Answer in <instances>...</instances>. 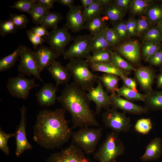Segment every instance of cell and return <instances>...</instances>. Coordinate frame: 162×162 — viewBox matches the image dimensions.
<instances>
[{
	"mask_svg": "<svg viewBox=\"0 0 162 162\" xmlns=\"http://www.w3.org/2000/svg\"><path fill=\"white\" fill-rule=\"evenodd\" d=\"M44 38L58 57L64 55L66 47L72 40L71 34L65 25L61 28L52 29Z\"/></svg>",
	"mask_w": 162,
	"mask_h": 162,
	"instance_id": "cell-8",
	"label": "cell"
},
{
	"mask_svg": "<svg viewBox=\"0 0 162 162\" xmlns=\"http://www.w3.org/2000/svg\"><path fill=\"white\" fill-rule=\"evenodd\" d=\"M160 6L162 8V2H161V3L160 4Z\"/></svg>",
	"mask_w": 162,
	"mask_h": 162,
	"instance_id": "cell-60",
	"label": "cell"
},
{
	"mask_svg": "<svg viewBox=\"0 0 162 162\" xmlns=\"http://www.w3.org/2000/svg\"><path fill=\"white\" fill-rule=\"evenodd\" d=\"M92 36L91 34L80 35L76 37L73 43L66 50L64 54L65 60L75 58L87 59L91 55L90 44Z\"/></svg>",
	"mask_w": 162,
	"mask_h": 162,
	"instance_id": "cell-9",
	"label": "cell"
},
{
	"mask_svg": "<svg viewBox=\"0 0 162 162\" xmlns=\"http://www.w3.org/2000/svg\"><path fill=\"white\" fill-rule=\"evenodd\" d=\"M22 45H20L12 53L2 58L0 60V71H4L13 67L20 57Z\"/></svg>",
	"mask_w": 162,
	"mask_h": 162,
	"instance_id": "cell-28",
	"label": "cell"
},
{
	"mask_svg": "<svg viewBox=\"0 0 162 162\" xmlns=\"http://www.w3.org/2000/svg\"><path fill=\"white\" fill-rule=\"evenodd\" d=\"M154 2V1L151 0H131L129 10L134 15H144Z\"/></svg>",
	"mask_w": 162,
	"mask_h": 162,
	"instance_id": "cell-30",
	"label": "cell"
},
{
	"mask_svg": "<svg viewBox=\"0 0 162 162\" xmlns=\"http://www.w3.org/2000/svg\"><path fill=\"white\" fill-rule=\"evenodd\" d=\"M117 94L129 100H140L144 101L146 94H142L129 88L124 85L118 88L116 91Z\"/></svg>",
	"mask_w": 162,
	"mask_h": 162,
	"instance_id": "cell-34",
	"label": "cell"
},
{
	"mask_svg": "<svg viewBox=\"0 0 162 162\" xmlns=\"http://www.w3.org/2000/svg\"><path fill=\"white\" fill-rule=\"evenodd\" d=\"M47 69L55 80L57 87L60 85L68 84L71 76L66 67L59 61H55Z\"/></svg>",
	"mask_w": 162,
	"mask_h": 162,
	"instance_id": "cell-20",
	"label": "cell"
},
{
	"mask_svg": "<svg viewBox=\"0 0 162 162\" xmlns=\"http://www.w3.org/2000/svg\"><path fill=\"white\" fill-rule=\"evenodd\" d=\"M104 19L101 15L92 18L86 22L85 29L92 36L101 33L106 27Z\"/></svg>",
	"mask_w": 162,
	"mask_h": 162,
	"instance_id": "cell-25",
	"label": "cell"
},
{
	"mask_svg": "<svg viewBox=\"0 0 162 162\" xmlns=\"http://www.w3.org/2000/svg\"><path fill=\"white\" fill-rule=\"evenodd\" d=\"M102 135L101 128H80L78 131L72 132V143L81 148L87 154L94 152Z\"/></svg>",
	"mask_w": 162,
	"mask_h": 162,
	"instance_id": "cell-5",
	"label": "cell"
},
{
	"mask_svg": "<svg viewBox=\"0 0 162 162\" xmlns=\"http://www.w3.org/2000/svg\"><path fill=\"white\" fill-rule=\"evenodd\" d=\"M57 100L70 114L74 127L99 126L90 108L88 93L74 82L65 85Z\"/></svg>",
	"mask_w": 162,
	"mask_h": 162,
	"instance_id": "cell-2",
	"label": "cell"
},
{
	"mask_svg": "<svg viewBox=\"0 0 162 162\" xmlns=\"http://www.w3.org/2000/svg\"><path fill=\"white\" fill-rule=\"evenodd\" d=\"M104 7L95 0L94 2L88 8L83 10V13L86 22L92 18L100 15Z\"/></svg>",
	"mask_w": 162,
	"mask_h": 162,
	"instance_id": "cell-38",
	"label": "cell"
},
{
	"mask_svg": "<svg viewBox=\"0 0 162 162\" xmlns=\"http://www.w3.org/2000/svg\"><path fill=\"white\" fill-rule=\"evenodd\" d=\"M127 12L120 8L112 2L104 7L100 15L109 20L112 25L122 20Z\"/></svg>",
	"mask_w": 162,
	"mask_h": 162,
	"instance_id": "cell-22",
	"label": "cell"
},
{
	"mask_svg": "<svg viewBox=\"0 0 162 162\" xmlns=\"http://www.w3.org/2000/svg\"><path fill=\"white\" fill-rule=\"evenodd\" d=\"M112 162H117V161H116V160H115L113 161Z\"/></svg>",
	"mask_w": 162,
	"mask_h": 162,
	"instance_id": "cell-61",
	"label": "cell"
},
{
	"mask_svg": "<svg viewBox=\"0 0 162 162\" xmlns=\"http://www.w3.org/2000/svg\"><path fill=\"white\" fill-rule=\"evenodd\" d=\"M36 3L35 0H19L15 1L10 8L16 9L20 12L28 13Z\"/></svg>",
	"mask_w": 162,
	"mask_h": 162,
	"instance_id": "cell-43",
	"label": "cell"
},
{
	"mask_svg": "<svg viewBox=\"0 0 162 162\" xmlns=\"http://www.w3.org/2000/svg\"><path fill=\"white\" fill-rule=\"evenodd\" d=\"M162 152V140L156 137L152 139L147 146L144 154L141 157L144 161L158 159Z\"/></svg>",
	"mask_w": 162,
	"mask_h": 162,
	"instance_id": "cell-21",
	"label": "cell"
},
{
	"mask_svg": "<svg viewBox=\"0 0 162 162\" xmlns=\"http://www.w3.org/2000/svg\"><path fill=\"white\" fill-rule=\"evenodd\" d=\"M124 146L118 133L108 134L99 149L94 153V158L99 162H112L124 153Z\"/></svg>",
	"mask_w": 162,
	"mask_h": 162,
	"instance_id": "cell-4",
	"label": "cell"
},
{
	"mask_svg": "<svg viewBox=\"0 0 162 162\" xmlns=\"http://www.w3.org/2000/svg\"><path fill=\"white\" fill-rule=\"evenodd\" d=\"M102 120L106 127L117 133L128 132L131 126L130 118L113 108L106 110L103 113Z\"/></svg>",
	"mask_w": 162,
	"mask_h": 162,
	"instance_id": "cell-7",
	"label": "cell"
},
{
	"mask_svg": "<svg viewBox=\"0 0 162 162\" xmlns=\"http://www.w3.org/2000/svg\"><path fill=\"white\" fill-rule=\"evenodd\" d=\"M90 68L94 71L115 75L121 78L124 75V71L111 63L92 62L90 63Z\"/></svg>",
	"mask_w": 162,
	"mask_h": 162,
	"instance_id": "cell-24",
	"label": "cell"
},
{
	"mask_svg": "<svg viewBox=\"0 0 162 162\" xmlns=\"http://www.w3.org/2000/svg\"><path fill=\"white\" fill-rule=\"evenodd\" d=\"M116 52L132 63H138L140 58V45L137 40L126 42L113 47Z\"/></svg>",
	"mask_w": 162,
	"mask_h": 162,
	"instance_id": "cell-15",
	"label": "cell"
},
{
	"mask_svg": "<svg viewBox=\"0 0 162 162\" xmlns=\"http://www.w3.org/2000/svg\"><path fill=\"white\" fill-rule=\"evenodd\" d=\"M126 28L130 37L136 36V20L133 17H130L126 21Z\"/></svg>",
	"mask_w": 162,
	"mask_h": 162,
	"instance_id": "cell-49",
	"label": "cell"
},
{
	"mask_svg": "<svg viewBox=\"0 0 162 162\" xmlns=\"http://www.w3.org/2000/svg\"><path fill=\"white\" fill-rule=\"evenodd\" d=\"M83 10L86 9L95 2V0H80Z\"/></svg>",
	"mask_w": 162,
	"mask_h": 162,
	"instance_id": "cell-55",
	"label": "cell"
},
{
	"mask_svg": "<svg viewBox=\"0 0 162 162\" xmlns=\"http://www.w3.org/2000/svg\"><path fill=\"white\" fill-rule=\"evenodd\" d=\"M20 121L15 133L16 146L15 154L17 157H19L25 151L30 150L32 148V146L28 141L26 137V109L24 105L20 108Z\"/></svg>",
	"mask_w": 162,
	"mask_h": 162,
	"instance_id": "cell-12",
	"label": "cell"
},
{
	"mask_svg": "<svg viewBox=\"0 0 162 162\" xmlns=\"http://www.w3.org/2000/svg\"><path fill=\"white\" fill-rule=\"evenodd\" d=\"M98 79L105 87L107 92L111 94L116 93L118 89V76L113 74H105L98 76Z\"/></svg>",
	"mask_w": 162,
	"mask_h": 162,
	"instance_id": "cell-27",
	"label": "cell"
},
{
	"mask_svg": "<svg viewBox=\"0 0 162 162\" xmlns=\"http://www.w3.org/2000/svg\"><path fill=\"white\" fill-rule=\"evenodd\" d=\"M65 112L62 108L40 110L33 127L34 141L46 149L58 148L67 142L72 132Z\"/></svg>",
	"mask_w": 162,
	"mask_h": 162,
	"instance_id": "cell-1",
	"label": "cell"
},
{
	"mask_svg": "<svg viewBox=\"0 0 162 162\" xmlns=\"http://www.w3.org/2000/svg\"><path fill=\"white\" fill-rule=\"evenodd\" d=\"M30 30L34 34L41 37H45L47 36L49 32L47 29L38 25L32 27Z\"/></svg>",
	"mask_w": 162,
	"mask_h": 162,
	"instance_id": "cell-51",
	"label": "cell"
},
{
	"mask_svg": "<svg viewBox=\"0 0 162 162\" xmlns=\"http://www.w3.org/2000/svg\"><path fill=\"white\" fill-rule=\"evenodd\" d=\"M39 86L35 83L34 79H28L20 74L9 78L6 84L7 90L12 97L23 100L28 98L32 89Z\"/></svg>",
	"mask_w": 162,
	"mask_h": 162,
	"instance_id": "cell-6",
	"label": "cell"
},
{
	"mask_svg": "<svg viewBox=\"0 0 162 162\" xmlns=\"http://www.w3.org/2000/svg\"><path fill=\"white\" fill-rule=\"evenodd\" d=\"M65 67L74 82L86 91L90 90L98 81V76L91 71L87 62L83 59H71Z\"/></svg>",
	"mask_w": 162,
	"mask_h": 162,
	"instance_id": "cell-3",
	"label": "cell"
},
{
	"mask_svg": "<svg viewBox=\"0 0 162 162\" xmlns=\"http://www.w3.org/2000/svg\"><path fill=\"white\" fill-rule=\"evenodd\" d=\"M32 52L28 47L22 45L20 59L17 70L20 74L24 76H33L43 82Z\"/></svg>",
	"mask_w": 162,
	"mask_h": 162,
	"instance_id": "cell-11",
	"label": "cell"
},
{
	"mask_svg": "<svg viewBox=\"0 0 162 162\" xmlns=\"http://www.w3.org/2000/svg\"><path fill=\"white\" fill-rule=\"evenodd\" d=\"M74 0H56V2L68 7L69 8L74 5Z\"/></svg>",
	"mask_w": 162,
	"mask_h": 162,
	"instance_id": "cell-54",
	"label": "cell"
},
{
	"mask_svg": "<svg viewBox=\"0 0 162 162\" xmlns=\"http://www.w3.org/2000/svg\"><path fill=\"white\" fill-rule=\"evenodd\" d=\"M95 88H92L88 91V96L91 101H93L96 104V114H99L102 108L106 110L111 106L110 96L105 91L103 85L98 80Z\"/></svg>",
	"mask_w": 162,
	"mask_h": 162,
	"instance_id": "cell-14",
	"label": "cell"
},
{
	"mask_svg": "<svg viewBox=\"0 0 162 162\" xmlns=\"http://www.w3.org/2000/svg\"><path fill=\"white\" fill-rule=\"evenodd\" d=\"M103 31L92 37L90 49L93 54L106 50H111L112 48L106 40Z\"/></svg>",
	"mask_w": 162,
	"mask_h": 162,
	"instance_id": "cell-26",
	"label": "cell"
},
{
	"mask_svg": "<svg viewBox=\"0 0 162 162\" xmlns=\"http://www.w3.org/2000/svg\"><path fill=\"white\" fill-rule=\"evenodd\" d=\"M32 53L40 73L50 66L58 57L50 47L42 45L33 51Z\"/></svg>",
	"mask_w": 162,
	"mask_h": 162,
	"instance_id": "cell-16",
	"label": "cell"
},
{
	"mask_svg": "<svg viewBox=\"0 0 162 162\" xmlns=\"http://www.w3.org/2000/svg\"><path fill=\"white\" fill-rule=\"evenodd\" d=\"M110 97L112 108L121 109L127 113L140 114L146 112L148 110L146 107L137 105L121 98L116 93L111 94Z\"/></svg>",
	"mask_w": 162,
	"mask_h": 162,
	"instance_id": "cell-17",
	"label": "cell"
},
{
	"mask_svg": "<svg viewBox=\"0 0 162 162\" xmlns=\"http://www.w3.org/2000/svg\"><path fill=\"white\" fill-rule=\"evenodd\" d=\"M121 41L128 39L130 37L126 28V21L121 20L112 25Z\"/></svg>",
	"mask_w": 162,
	"mask_h": 162,
	"instance_id": "cell-45",
	"label": "cell"
},
{
	"mask_svg": "<svg viewBox=\"0 0 162 162\" xmlns=\"http://www.w3.org/2000/svg\"><path fill=\"white\" fill-rule=\"evenodd\" d=\"M50 10L36 3L28 13L31 16L33 23L38 25H40L42 19Z\"/></svg>",
	"mask_w": 162,
	"mask_h": 162,
	"instance_id": "cell-33",
	"label": "cell"
},
{
	"mask_svg": "<svg viewBox=\"0 0 162 162\" xmlns=\"http://www.w3.org/2000/svg\"><path fill=\"white\" fill-rule=\"evenodd\" d=\"M15 133H6L0 127V149L7 155H8L9 154V149L8 145V140L10 138L15 137Z\"/></svg>",
	"mask_w": 162,
	"mask_h": 162,
	"instance_id": "cell-44",
	"label": "cell"
},
{
	"mask_svg": "<svg viewBox=\"0 0 162 162\" xmlns=\"http://www.w3.org/2000/svg\"><path fill=\"white\" fill-rule=\"evenodd\" d=\"M10 19L17 29L25 28L29 22L27 17L24 14H10Z\"/></svg>",
	"mask_w": 162,
	"mask_h": 162,
	"instance_id": "cell-46",
	"label": "cell"
},
{
	"mask_svg": "<svg viewBox=\"0 0 162 162\" xmlns=\"http://www.w3.org/2000/svg\"><path fill=\"white\" fill-rule=\"evenodd\" d=\"M63 18L60 13L56 11L47 12L42 19L40 25L46 29H52L58 28V25Z\"/></svg>",
	"mask_w": 162,
	"mask_h": 162,
	"instance_id": "cell-29",
	"label": "cell"
},
{
	"mask_svg": "<svg viewBox=\"0 0 162 162\" xmlns=\"http://www.w3.org/2000/svg\"><path fill=\"white\" fill-rule=\"evenodd\" d=\"M144 102L146 107L153 111L162 110V90H152L146 94Z\"/></svg>",
	"mask_w": 162,
	"mask_h": 162,
	"instance_id": "cell-23",
	"label": "cell"
},
{
	"mask_svg": "<svg viewBox=\"0 0 162 162\" xmlns=\"http://www.w3.org/2000/svg\"><path fill=\"white\" fill-rule=\"evenodd\" d=\"M142 41L152 40L161 43L162 33L157 25H152L141 37Z\"/></svg>",
	"mask_w": 162,
	"mask_h": 162,
	"instance_id": "cell-35",
	"label": "cell"
},
{
	"mask_svg": "<svg viewBox=\"0 0 162 162\" xmlns=\"http://www.w3.org/2000/svg\"><path fill=\"white\" fill-rule=\"evenodd\" d=\"M131 0H114L112 2L122 10L127 12L129 10Z\"/></svg>",
	"mask_w": 162,
	"mask_h": 162,
	"instance_id": "cell-52",
	"label": "cell"
},
{
	"mask_svg": "<svg viewBox=\"0 0 162 162\" xmlns=\"http://www.w3.org/2000/svg\"><path fill=\"white\" fill-rule=\"evenodd\" d=\"M144 15L152 25L162 21V8L160 4L154 2L149 6Z\"/></svg>",
	"mask_w": 162,
	"mask_h": 162,
	"instance_id": "cell-31",
	"label": "cell"
},
{
	"mask_svg": "<svg viewBox=\"0 0 162 162\" xmlns=\"http://www.w3.org/2000/svg\"><path fill=\"white\" fill-rule=\"evenodd\" d=\"M157 25L162 33V21L159 22Z\"/></svg>",
	"mask_w": 162,
	"mask_h": 162,
	"instance_id": "cell-58",
	"label": "cell"
},
{
	"mask_svg": "<svg viewBox=\"0 0 162 162\" xmlns=\"http://www.w3.org/2000/svg\"><path fill=\"white\" fill-rule=\"evenodd\" d=\"M121 78L126 87L138 92L136 82L132 78L127 77L125 75H124Z\"/></svg>",
	"mask_w": 162,
	"mask_h": 162,
	"instance_id": "cell-50",
	"label": "cell"
},
{
	"mask_svg": "<svg viewBox=\"0 0 162 162\" xmlns=\"http://www.w3.org/2000/svg\"><path fill=\"white\" fill-rule=\"evenodd\" d=\"M17 29L10 18L5 20L0 21V34L2 37L16 32Z\"/></svg>",
	"mask_w": 162,
	"mask_h": 162,
	"instance_id": "cell-42",
	"label": "cell"
},
{
	"mask_svg": "<svg viewBox=\"0 0 162 162\" xmlns=\"http://www.w3.org/2000/svg\"><path fill=\"white\" fill-rule=\"evenodd\" d=\"M147 62L155 66L162 65V46L149 58Z\"/></svg>",
	"mask_w": 162,
	"mask_h": 162,
	"instance_id": "cell-47",
	"label": "cell"
},
{
	"mask_svg": "<svg viewBox=\"0 0 162 162\" xmlns=\"http://www.w3.org/2000/svg\"><path fill=\"white\" fill-rule=\"evenodd\" d=\"M152 124L149 118H142L139 119L135 125V129L138 132L143 134H148L152 129Z\"/></svg>",
	"mask_w": 162,
	"mask_h": 162,
	"instance_id": "cell-41",
	"label": "cell"
},
{
	"mask_svg": "<svg viewBox=\"0 0 162 162\" xmlns=\"http://www.w3.org/2000/svg\"><path fill=\"white\" fill-rule=\"evenodd\" d=\"M26 33L30 40L34 45V50L38 47V45H41L44 42H46L45 39L42 37L34 34L30 30L27 31Z\"/></svg>",
	"mask_w": 162,
	"mask_h": 162,
	"instance_id": "cell-48",
	"label": "cell"
},
{
	"mask_svg": "<svg viewBox=\"0 0 162 162\" xmlns=\"http://www.w3.org/2000/svg\"><path fill=\"white\" fill-rule=\"evenodd\" d=\"M136 79L142 88L147 93L152 87L156 76L155 71L147 66H142L135 71Z\"/></svg>",
	"mask_w": 162,
	"mask_h": 162,
	"instance_id": "cell-19",
	"label": "cell"
},
{
	"mask_svg": "<svg viewBox=\"0 0 162 162\" xmlns=\"http://www.w3.org/2000/svg\"><path fill=\"white\" fill-rule=\"evenodd\" d=\"M152 25L144 15L136 20V36L141 37Z\"/></svg>",
	"mask_w": 162,
	"mask_h": 162,
	"instance_id": "cell-40",
	"label": "cell"
},
{
	"mask_svg": "<svg viewBox=\"0 0 162 162\" xmlns=\"http://www.w3.org/2000/svg\"><path fill=\"white\" fill-rule=\"evenodd\" d=\"M162 46L161 43L154 41H142L141 50L144 60L147 62L149 58Z\"/></svg>",
	"mask_w": 162,
	"mask_h": 162,
	"instance_id": "cell-32",
	"label": "cell"
},
{
	"mask_svg": "<svg viewBox=\"0 0 162 162\" xmlns=\"http://www.w3.org/2000/svg\"><path fill=\"white\" fill-rule=\"evenodd\" d=\"M103 32L106 40L112 47L120 43L121 40L113 28H110L106 26Z\"/></svg>",
	"mask_w": 162,
	"mask_h": 162,
	"instance_id": "cell-39",
	"label": "cell"
},
{
	"mask_svg": "<svg viewBox=\"0 0 162 162\" xmlns=\"http://www.w3.org/2000/svg\"><path fill=\"white\" fill-rule=\"evenodd\" d=\"M46 162H91L82 150L71 144L60 152L52 154Z\"/></svg>",
	"mask_w": 162,
	"mask_h": 162,
	"instance_id": "cell-10",
	"label": "cell"
},
{
	"mask_svg": "<svg viewBox=\"0 0 162 162\" xmlns=\"http://www.w3.org/2000/svg\"><path fill=\"white\" fill-rule=\"evenodd\" d=\"M156 85L158 88L162 89V73L160 72L156 77Z\"/></svg>",
	"mask_w": 162,
	"mask_h": 162,
	"instance_id": "cell-56",
	"label": "cell"
},
{
	"mask_svg": "<svg viewBox=\"0 0 162 162\" xmlns=\"http://www.w3.org/2000/svg\"><path fill=\"white\" fill-rule=\"evenodd\" d=\"M82 7L78 4L69 8L66 15V22L65 26L74 33H77L85 29L86 22Z\"/></svg>",
	"mask_w": 162,
	"mask_h": 162,
	"instance_id": "cell-13",
	"label": "cell"
},
{
	"mask_svg": "<svg viewBox=\"0 0 162 162\" xmlns=\"http://www.w3.org/2000/svg\"><path fill=\"white\" fill-rule=\"evenodd\" d=\"M112 60L111 63L123 71L136 70L130 64L125 60L118 53L111 51Z\"/></svg>",
	"mask_w": 162,
	"mask_h": 162,
	"instance_id": "cell-37",
	"label": "cell"
},
{
	"mask_svg": "<svg viewBox=\"0 0 162 162\" xmlns=\"http://www.w3.org/2000/svg\"><path fill=\"white\" fill-rule=\"evenodd\" d=\"M111 51L110 50H107L93 54L86 59V61L90 63L97 62L111 63Z\"/></svg>",
	"mask_w": 162,
	"mask_h": 162,
	"instance_id": "cell-36",
	"label": "cell"
},
{
	"mask_svg": "<svg viewBox=\"0 0 162 162\" xmlns=\"http://www.w3.org/2000/svg\"><path fill=\"white\" fill-rule=\"evenodd\" d=\"M160 71V72L162 73V65L160 67V69H159Z\"/></svg>",
	"mask_w": 162,
	"mask_h": 162,
	"instance_id": "cell-59",
	"label": "cell"
},
{
	"mask_svg": "<svg viewBox=\"0 0 162 162\" xmlns=\"http://www.w3.org/2000/svg\"><path fill=\"white\" fill-rule=\"evenodd\" d=\"M98 2L104 7L111 3L112 1V0H97Z\"/></svg>",
	"mask_w": 162,
	"mask_h": 162,
	"instance_id": "cell-57",
	"label": "cell"
},
{
	"mask_svg": "<svg viewBox=\"0 0 162 162\" xmlns=\"http://www.w3.org/2000/svg\"><path fill=\"white\" fill-rule=\"evenodd\" d=\"M36 2L42 6L50 9L53 8V4L56 0H35Z\"/></svg>",
	"mask_w": 162,
	"mask_h": 162,
	"instance_id": "cell-53",
	"label": "cell"
},
{
	"mask_svg": "<svg viewBox=\"0 0 162 162\" xmlns=\"http://www.w3.org/2000/svg\"><path fill=\"white\" fill-rule=\"evenodd\" d=\"M56 86L51 83L44 84L36 94L37 100L42 106L48 107L54 105L57 100Z\"/></svg>",
	"mask_w": 162,
	"mask_h": 162,
	"instance_id": "cell-18",
	"label": "cell"
}]
</instances>
